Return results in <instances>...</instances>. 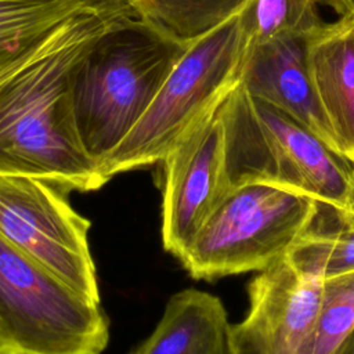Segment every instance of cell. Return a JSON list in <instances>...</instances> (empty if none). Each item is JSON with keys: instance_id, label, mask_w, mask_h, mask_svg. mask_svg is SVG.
<instances>
[{"instance_id": "ffe728a7", "label": "cell", "mask_w": 354, "mask_h": 354, "mask_svg": "<svg viewBox=\"0 0 354 354\" xmlns=\"http://www.w3.org/2000/svg\"><path fill=\"white\" fill-rule=\"evenodd\" d=\"M32 58H33V55H32V57H29V58H28V59H25V61H24V62H21V64H18V65H17V66H14V68H11V69H10V71H7V72H6V73H3V75H1V76H0V83H3V82H4V80H6V79H7V77H10V76H11V75H12V73H15V72H17V71H18V69H21V68H22V66H25V65H26V64H28V62H29V61H30V59H32Z\"/></svg>"}, {"instance_id": "7c38bea8", "label": "cell", "mask_w": 354, "mask_h": 354, "mask_svg": "<svg viewBox=\"0 0 354 354\" xmlns=\"http://www.w3.org/2000/svg\"><path fill=\"white\" fill-rule=\"evenodd\" d=\"M228 328L221 300L188 288L169 299L152 333L130 354H230Z\"/></svg>"}, {"instance_id": "ba28073f", "label": "cell", "mask_w": 354, "mask_h": 354, "mask_svg": "<svg viewBox=\"0 0 354 354\" xmlns=\"http://www.w3.org/2000/svg\"><path fill=\"white\" fill-rule=\"evenodd\" d=\"M162 165V243L180 259L231 189L218 109L188 133Z\"/></svg>"}, {"instance_id": "9c48e42d", "label": "cell", "mask_w": 354, "mask_h": 354, "mask_svg": "<svg viewBox=\"0 0 354 354\" xmlns=\"http://www.w3.org/2000/svg\"><path fill=\"white\" fill-rule=\"evenodd\" d=\"M321 281L297 271L285 256L259 271L249 285L248 314L230 324L228 353L306 354Z\"/></svg>"}, {"instance_id": "52a82bcc", "label": "cell", "mask_w": 354, "mask_h": 354, "mask_svg": "<svg viewBox=\"0 0 354 354\" xmlns=\"http://www.w3.org/2000/svg\"><path fill=\"white\" fill-rule=\"evenodd\" d=\"M65 194L41 178L0 174V235L101 303L88 246L90 221L71 206Z\"/></svg>"}, {"instance_id": "e0dca14e", "label": "cell", "mask_w": 354, "mask_h": 354, "mask_svg": "<svg viewBox=\"0 0 354 354\" xmlns=\"http://www.w3.org/2000/svg\"><path fill=\"white\" fill-rule=\"evenodd\" d=\"M354 330V271L321 281L319 303L306 354H336Z\"/></svg>"}, {"instance_id": "5b68a950", "label": "cell", "mask_w": 354, "mask_h": 354, "mask_svg": "<svg viewBox=\"0 0 354 354\" xmlns=\"http://www.w3.org/2000/svg\"><path fill=\"white\" fill-rule=\"evenodd\" d=\"M108 340L101 303L0 235V354H101Z\"/></svg>"}, {"instance_id": "8fae6325", "label": "cell", "mask_w": 354, "mask_h": 354, "mask_svg": "<svg viewBox=\"0 0 354 354\" xmlns=\"http://www.w3.org/2000/svg\"><path fill=\"white\" fill-rule=\"evenodd\" d=\"M307 72L340 153L354 163V10L304 37Z\"/></svg>"}, {"instance_id": "4fadbf2b", "label": "cell", "mask_w": 354, "mask_h": 354, "mask_svg": "<svg viewBox=\"0 0 354 354\" xmlns=\"http://www.w3.org/2000/svg\"><path fill=\"white\" fill-rule=\"evenodd\" d=\"M109 0H0V76L32 57L66 21Z\"/></svg>"}, {"instance_id": "2e32d148", "label": "cell", "mask_w": 354, "mask_h": 354, "mask_svg": "<svg viewBox=\"0 0 354 354\" xmlns=\"http://www.w3.org/2000/svg\"><path fill=\"white\" fill-rule=\"evenodd\" d=\"M136 15L167 39L191 46L241 12L249 0H129Z\"/></svg>"}, {"instance_id": "8992f818", "label": "cell", "mask_w": 354, "mask_h": 354, "mask_svg": "<svg viewBox=\"0 0 354 354\" xmlns=\"http://www.w3.org/2000/svg\"><path fill=\"white\" fill-rule=\"evenodd\" d=\"M319 202L264 183L231 187L178 259L195 279L261 271L308 230Z\"/></svg>"}, {"instance_id": "5bb4252c", "label": "cell", "mask_w": 354, "mask_h": 354, "mask_svg": "<svg viewBox=\"0 0 354 354\" xmlns=\"http://www.w3.org/2000/svg\"><path fill=\"white\" fill-rule=\"evenodd\" d=\"M286 260L300 272L325 279L354 271V223L318 205L308 230L289 248Z\"/></svg>"}, {"instance_id": "6da1fadb", "label": "cell", "mask_w": 354, "mask_h": 354, "mask_svg": "<svg viewBox=\"0 0 354 354\" xmlns=\"http://www.w3.org/2000/svg\"><path fill=\"white\" fill-rule=\"evenodd\" d=\"M129 17H137L129 0L76 14L0 83V174L41 178L66 192L94 191L106 183L80 142L69 80L94 40Z\"/></svg>"}, {"instance_id": "3957f363", "label": "cell", "mask_w": 354, "mask_h": 354, "mask_svg": "<svg viewBox=\"0 0 354 354\" xmlns=\"http://www.w3.org/2000/svg\"><path fill=\"white\" fill-rule=\"evenodd\" d=\"M218 115L231 187L271 184L343 212L351 163L311 130L239 84Z\"/></svg>"}, {"instance_id": "277c9868", "label": "cell", "mask_w": 354, "mask_h": 354, "mask_svg": "<svg viewBox=\"0 0 354 354\" xmlns=\"http://www.w3.org/2000/svg\"><path fill=\"white\" fill-rule=\"evenodd\" d=\"M248 44L239 12L192 43L127 136L101 160L108 183L162 160L236 88Z\"/></svg>"}, {"instance_id": "d6986e66", "label": "cell", "mask_w": 354, "mask_h": 354, "mask_svg": "<svg viewBox=\"0 0 354 354\" xmlns=\"http://www.w3.org/2000/svg\"><path fill=\"white\" fill-rule=\"evenodd\" d=\"M336 354H354V330L346 339V342L343 343V346L340 347V350Z\"/></svg>"}, {"instance_id": "9a60e30c", "label": "cell", "mask_w": 354, "mask_h": 354, "mask_svg": "<svg viewBox=\"0 0 354 354\" xmlns=\"http://www.w3.org/2000/svg\"><path fill=\"white\" fill-rule=\"evenodd\" d=\"M322 10L337 18L354 10V0H249L239 12L248 48L282 37H306L326 24Z\"/></svg>"}, {"instance_id": "7a4b0ae2", "label": "cell", "mask_w": 354, "mask_h": 354, "mask_svg": "<svg viewBox=\"0 0 354 354\" xmlns=\"http://www.w3.org/2000/svg\"><path fill=\"white\" fill-rule=\"evenodd\" d=\"M189 46L138 17L105 30L71 73V101L80 142L100 166L144 115Z\"/></svg>"}, {"instance_id": "ac0fdd59", "label": "cell", "mask_w": 354, "mask_h": 354, "mask_svg": "<svg viewBox=\"0 0 354 354\" xmlns=\"http://www.w3.org/2000/svg\"><path fill=\"white\" fill-rule=\"evenodd\" d=\"M340 213L346 220L354 223V163L351 165V174H350L348 188H347V194H346L344 209Z\"/></svg>"}, {"instance_id": "30bf717a", "label": "cell", "mask_w": 354, "mask_h": 354, "mask_svg": "<svg viewBox=\"0 0 354 354\" xmlns=\"http://www.w3.org/2000/svg\"><path fill=\"white\" fill-rule=\"evenodd\" d=\"M239 86L300 122L340 153L307 72L304 37L274 39L249 47Z\"/></svg>"}]
</instances>
